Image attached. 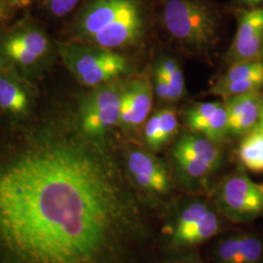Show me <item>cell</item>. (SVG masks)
I'll list each match as a JSON object with an SVG mask.
<instances>
[{
    "label": "cell",
    "mask_w": 263,
    "mask_h": 263,
    "mask_svg": "<svg viewBox=\"0 0 263 263\" xmlns=\"http://www.w3.org/2000/svg\"><path fill=\"white\" fill-rule=\"evenodd\" d=\"M263 88V63L259 60L232 65L210 93L224 100L236 95L251 91H259Z\"/></svg>",
    "instance_id": "11"
},
{
    "label": "cell",
    "mask_w": 263,
    "mask_h": 263,
    "mask_svg": "<svg viewBox=\"0 0 263 263\" xmlns=\"http://www.w3.org/2000/svg\"><path fill=\"white\" fill-rule=\"evenodd\" d=\"M153 85L148 76H140L124 83L119 125L133 130L146 121L153 102Z\"/></svg>",
    "instance_id": "9"
},
{
    "label": "cell",
    "mask_w": 263,
    "mask_h": 263,
    "mask_svg": "<svg viewBox=\"0 0 263 263\" xmlns=\"http://www.w3.org/2000/svg\"><path fill=\"white\" fill-rule=\"evenodd\" d=\"M263 7L245 11L239 18L235 37L227 54V62L235 65L261 58Z\"/></svg>",
    "instance_id": "8"
},
{
    "label": "cell",
    "mask_w": 263,
    "mask_h": 263,
    "mask_svg": "<svg viewBox=\"0 0 263 263\" xmlns=\"http://www.w3.org/2000/svg\"><path fill=\"white\" fill-rule=\"evenodd\" d=\"M10 2H11L14 6L23 8V7H27V6H28V5L30 4L31 0H10Z\"/></svg>",
    "instance_id": "25"
},
{
    "label": "cell",
    "mask_w": 263,
    "mask_h": 263,
    "mask_svg": "<svg viewBox=\"0 0 263 263\" xmlns=\"http://www.w3.org/2000/svg\"><path fill=\"white\" fill-rule=\"evenodd\" d=\"M60 54L71 74L86 87H98L114 81L129 69L126 57L84 42L62 45Z\"/></svg>",
    "instance_id": "4"
},
{
    "label": "cell",
    "mask_w": 263,
    "mask_h": 263,
    "mask_svg": "<svg viewBox=\"0 0 263 263\" xmlns=\"http://www.w3.org/2000/svg\"><path fill=\"white\" fill-rule=\"evenodd\" d=\"M28 96L18 83L0 77V108L15 115L28 110Z\"/></svg>",
    "instance_id": "17"
},
{
    "label": "cell",
    "mask_w": 263,
    "mask_h": 263,
    "mask_svg": "<svg viewBox=\"0 0 263 263\" xmlns=\"http://www.w3.org/2000/svg\"><path fill=\"white\" fill-rule=\"evenodd\" d=\"M261 58H263V44H262V49H261Z\"/></svg>",
    "instance_id": "28"
},
{
    "label": "cell",
    "mask_w": 263,
    "mask_h": 263,
    "mask_svg": "<svg viewBox=\"0 0 263 263\" xmlns=\"http://www.w3.org/2000/svg\"><path fill=\"white\" fill-rule=\"evenodd\" d=\"M208 212L209 210L205 204L194 203L190 205L181 213L178 218L174 230V236L180 234L196 226L207 215Z\"/></svg>",
    "instance_id": "21"
},
{
    "label": "cell",
    "mask_w": 263,
    "mask_h": 263,
    "mask_svg": "<svg viewBox=\"0 0 263 263\" xmlns=\"http://www.w3.org/2000/svg\"><path fill=\"white\" fill-rule=\"evenodd\" d=\"M130 176L104 139L51 121L0 144V263H121L142 234Z\"/></svg>",
    "instance_id": "1"
},
{
    "label": "cell",
    "mask_w": 263,
    "mask_h": 263,
    "mask_svg": "<svg viewBox=\"0 0 263 263\" xmlns=\"http://www.w3.org/2000/svg\"><path fill=\"white\" fill-rule=\"evenodd\" d=\"M5 18V8L3 3L0 1V22Z\"/></svg>",
    "instance_id": "27"
},
{
    "label": "cell",
    "mask_w": 263,
    "mask_h": 263,
    "mask_svg": "<svg viewBox=\"0 0 263 263\" xmlns=\"http://www.w3.org/2000/svg\"><path fill=\"white\" fill-rule=\"evenodd\" d=\"M145 28L142 0H91L76 26L81 42L113 51L140 42Z\"/></svg>",
    "instance_id": "2"
},
{
    "label": "cell",
    "mask_w": 263,
    "mask_h": 263,
    "mask_svg": "<svg viewBox=\"0 0 263 263\" xmlns=\"http://www.w3.org/2000/svg\"><path fill=\"white\" fill-rule=\"evenodd\" d=\"M154 70L165 78L170 86L173 102L179 101L185 93V84L179 63L170 57L163 56L156 62Z\"/></svg>",
    "instance_id": "19"
},
{
    "label": "cell",
    "mask_w": 263,
    "mask_h": 263,
    "mask_svg": "<svg viewBox=\"0 0 263 263\" xmlns=\"http://www.w3.org/2000/svg\"><path fill=\"white\" fill-rule=\"evenodd\" d=\"M126 169L130 179L140 187L156 193L169 191L170 179L165 165L149 152L133 149L127 155Z\"/></svg>",
    "instance_id": "10"
},
{
    "label": "cell",
    "mask_w": 263,
    "mask_h": 263,
    "mask_svg": "<svg viewBox=\"0 0 263 263\" xmlns=\"http://www.w3.org/2000/svg\"><path fill=\"white\" fill-rule=\"evenodd\" d=\"M48 11L56 16L64 17L76 8L79 0H42Z\"/></svg>",
    "instance_id": "23"
},
{
    "label": "cell",
    "mask_w": 263,
    "mask_h": 263,
    "mask_svg": "<svg viewBox=\"0 0 263 263\" xmlns=\"http://www.w3.org/2000/svg\"><path fill=\"white\" fill-rule=\"evenodd\" d=\"M79 107L77 125L89 137L104 139L120 121V107L124 83L111 81L95 87Z\"/></svg>",
    "instance_id": "5"
},
{
    "label": "cell",
    "mask_w": 263,
    "mask_h": 263,
    "mask_svg": "<svg viewBox=\"0 0 263 263\" xmlns=\"http://www.w3.org/2000/svg\"><path fill=\"white\" fill-rule=\"evenodd\" d=\"M222 211L235 220H247L263 212V183L244 174L226 179L219 191Z\"/></svg>",
    "instance_id": "7"
},
{
    "label": "cell",
    "mask_w": 263,
    "mask_h": 263,
    "mask_svg": "<svg viewBox=\"0 0 263 263\" xmlns=\"http://www.w3.org/2000/svg\"><path fill=\"white\" fill-rule=\"evenodd\" d=\"M173 154L179 170L191 179L206 178L221 163V153L215 141L199 134L182 136L176 142Z\"/></svg>",
    "instance_id": "6"
},
{
    "label": "cell",
    "mask_w": 263,
    "mask_h": 263,
    "mask_svg": "<svg viewBox=\"0 0 263 263\" xmlns=\"http://www.w3.org/2000/svg\"><path fill=\"white\" fill-rule=\"evenodd\" d=\"M162 21L173 39L188 50L204 53L219 41L218 18L204 0H166Z\"/></svg>",
    "instance_id": "3"
},
{
    "label": "cell",
    "mask_w": 263,
    "mask_h": 263,
    "mask_svg": "<svg viewBox=\"0 0 263 263\" xmlns=\"http://www.w3.org/2000/svg\"><path fill=\"white\" fill-rule=\"evenodd\" d=\"M261 242L254 236H240L239 251L235 263H258L262 257Z\"/></svg>",
    "instance_id": "20"
},
{
    "label": "cell",
    "mask_w": 263,
    "mask_h": 263,
    "mask_svg": "<svg viewBox=\"0 0 263 263\" xmlns=\"http://www.w3.org/2000/svg\"><path fill=\"white\" fill-rule=\"evenodd\" d=\"M48 39L36 29H26L16 32L3 42L5 55L21 66H31L45 55Z\"/></svg>",
    "instance_id": "14"
},
{
    "label": "cell",
    "mask_w": 263,
    "mask_h": 263,
    "mask_svg": "<svg viewBox=\"0 0 263 263\" xmlns=\"http://www.w3.org/2000/svg\"><path fill=\"white\" fill-rule=\"evenodd\" d=\"M240 237H232L219 245L217 255L220 263H235L239 251Z\"/></svg>",
    "instance_id": "22"
},
{
    "label": "cell",
    "mask_w": 263,
    "mask_h": 263,
    "mask_svg": "<svg viewBox=\"0 0 263 263\" xmlns=\"http://www.w3.org/2000/svg\"><path fill=\"white\" fill-rule=\"evenodd\" d=\"M185 122L191 131L211 141H220L228 134L224 103L206 102L194 104L185 112Z\"/></svg>",
    "instance_id": "12"
},
{
    "label": "cell",
    "mask_w": 263,
    "mask_h": 263,
    "mask_svg": "<svg viewBox=\"0 0 263 263\" xmlns=\"http://www.w3.org/2000/svg\"><path fill=\"white\" fill-rule=\"evenodd\" d=\"M240 1L252 7H255L263 2V0H240Z\"/></svg>",
    "instance_id": "26"
},
{
    "label": "cell",
    "mask_w": 263,
    "mask_h": 263,
    "mask_svg": "<svg viewBox=\"0 0 263 263\" xmlns=\"http://www.w3.org/2000/svg\"><path fill=\"white\" fill-rule=\"evenodd\" d=\"M219 227L216 214L209 211L204 218L186 231L174 236V241L179 245H195L202 243L216 234Z\"/></svg>",
    "instance_id": "18"
},
{
    "label": "cell",
    "mask_w": 263,
    "mask_h": 263,
    "mask_svg": "<svg viewBox=\"0 0 263 263\" xmlns=\"http://www.w3.org/2000/svg\"><path fill=\"white\" fill-rule=\"evenodd\" d=\"M254 131L258 132V133H261L263 134V94L262 99H261V107H260V114H259V119H258V122L257 125L255 127Z\"/></svg>",
    "instance_id": "24"
},
{
    "label": "cell",
    "mask_w": 263,
    "mask_h": 263,
    "mask_svg": "<svg viewBox=\"0 0 263 263\" xmlns=\"http://www.w3.org/2000/svg\"><path fill=\"white\" fill-rule=\"evenodd\" d=\"M245 168L254 173L263 172V134L256 131L245 135L238 151Z\"/></svg>",
    "instance_id": "16"
},
{
    "label": "cell",
    "mask_w": 263,
    "mask_h": 263,
    "mask_svg": "<svg viewBox=\"0 0 263 263\" xmlns=\"http://www.w3.org/2000/svg\"><path fill=\"white\" fill-rule=\"evenodd\" d=\"M179 128L177 113L172 108H162L153 113L145 122L144 141L152 151H159L176 135Z\"/></svg>",
    "instance_id": "15"
},
{
    "label": "cell",
    "mask_w": 263,
    "mask_h": 263,
    "mask_svg": "<svg viewBox=\"0 0 263 263\" xmlns=\"http://www.w3.org/2000/svg\"><path fill=\"white\" fill-rule=\"evenodd\" d=\"M262 94L251 91L226 99L228 134L241 136L254 131L259 119Z\"/></svg>",
    "instance_id": "13"
}]
</instances>
